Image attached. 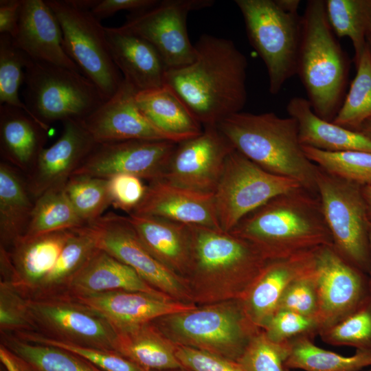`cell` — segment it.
Segmentation results:
<instances>
[{"mask_svg":"<svg viewBox=\"0 0 371 371\" xmlns=\"http://www.w3.org/2000/svg\"><path fill=\"white\" fill-rule=\"evenodd\" d=\"M194 45L190 64L168 69L169 86L203 126L242 111L247 100L246 56L229 39L208 34Z\"/></svg>","mask_w":371,"mask_h":371,"instance_id":"1","label":"cell"},{"mask_svg":"<svg viewBox=\"0 0 371 371\" xmlns=\"http://www.w3.org/2000/svg\"><path fill=\"white\" fill-rule=\"evenodd\" d=\"M229 232L249 242L267 260L333 246L318 195L303 188L270 199Z\"/></svg>","mask_w":371,"mask_h":371,"instance_id":"2","label":"cell"},{"mask_svg":"<svg viewBox=\"0 0 371 371\" xmlns=\"http://www.w3.org/2000/svg\"><path fill=\"white\" fill-rule=\"evenodd\" d=\"M192 300L207 304L240 299L268 260L249 242L221 229L190 225Z\"/></svg>","mask_w":371,"mask_h":371,"instance_id":"3","label":"cell"},{"mask_svg":"<svg viewBox=\"0 0 371 371\" xmlns=\"http://www.w3.org/2000/svg\"><path fill=\"white\" fill-rule=\"evenodd\" d=\"M216 126L234 149L260 167L292 179L317 194V166L305 155L293 117H281L273 112L240 111L224 118Z\"/></svg>","mask_w":371,"mask_h":371,"instance_id":"4","label":"cell"},{"mask_svg":"<svg viewBox=\"0 0 371 371\" xmlns=\"http://www.w3.org/2000/svg\"><path fill=\"white\" fill-rule=\"evenodd\" d=\"M349 63L326 16L325 1H307L301 19L296 74L315 113L333 122L344 100Z\"/></svg>","mask_w":371,"mask_h":371,"instance_id":"5","label":"cell"},{"mask_svg":"<svg viewBox=\"0 0 371 371\" xmlns=\"http://www.w3.org/2000/svg\"><path fill=\"white\" fill-rule=\"evenodd\" d=\"M170 341L236 361L260 329L247 316L240 299L207 304L151 322Z\"/></svg>","mask_w":371,"mask_h":371,"instance_id":"6","label":"cell"},{"mask_svg":"<svg viewBox=\"0 0 371 371\" xmlns=\"http://www.w3.org/2000/svg\"><path fill=\"white\" fill-rule=\"evenodd\" d=\"M24 103L45 128L56 121L82 120L106 100L80 72L31 60L25 69Z\"/></svg>","mask_w":371,"mask_h":371,"instance_id":"7","label":"cell"},{"mask_svg":"<svg viewBox=\"0 0 371 371\" xmlns=\"http://www.w3.org/2000/svg\"><path fill=\"white\" fill-rule=\"evenodd\" d=\"M250 43L267 68L269 91L278 93L296 74L301 37L298 14L283 11L275 0H236Z\"/></svg>","mask_w":371,"mask_h":371,"instance_id":"8","label":"cell"},{"mask_svg":"<svg viewBox=\"0 0 371 371\" xmlns=\"http://www.w3.org/2000/svg\"><path fill=\"white\" fill-rule=\"evenodd\" d=\"M316 185L334 248L351 265L364 273H370V221L362 186L330 174L318 166Z\"/></svg>","mask_w":371,"mask_h":371,"instance_id":"9","label":"cell"},{"mask_svg":"<svg viewBox=\"0 0 371 371\" xmlns=\"http://www.w3.org/2000/svg\"><path fill=\"white\" fill-rule=\"evenodd\" d=\"M57 18L67 55L106 100L121 86L123 77L111 56L104 27L89 10L72 0L45 1Z\"/></svg>","mask_w":371,"mask_h":371,"instance_id":"10","label":"cell"},{"mask_svg":"<svg viewBox=\"0 0 371 371\" xmlns=\"http://www.w3.org/2000/svg\"><path fill=\"white\" fill-rule=\"evenodd\" d=\"M302 188L287 177L271 173L233 150L214 192L221 229L230 232L245 216L273 197Z\"/></svg>","mask_w":371,"mask_h":371,"instance_id":"11","label":"cell"},{"mask_svg":"<svg viewBox=\"0 0 371 371\" xmlns=\"http://www.w3.org/2000/svg\"><path fill=\"white\" fill-rule=\"evenodd\" d=\"M28 306L37 333L79 346L116 351L117 330L113 324L72 297L28 298Z\"/></svg>","mask_w":371,"mask_h":371,"instance_id":"12","label":"cell"},{"mask_svg":"<svg viewBox=\"0 0 371 371\" xmlns=\"http://www.w3.org/2000/svg\"><path fill=\"white\" fill-rule=\"evenodd\" d=\"M213 0H164L142 12L130 14L120 27L148 41L159 52L167 69L191 63L194 45L187 30L190 12L211 7Z\"/></svg>","mask_w":371,"mask_h":371,"instance_id":"13","label":"cell"},{"mask_svg":"<svg viewBox=\"0 0 371 371\" xmlns=\"http://www.w3.org/2000/svg\"><path fill=\"white\" fill-rule=\"evenodd\" d=\"M88 225L97 232L100 249L129 266L150 286L175 300H192L184 279L152 255L127 216L109 212Z\"/></svg>","mask_w":371,"mask_h":371,"instance_id":"14","label":"cell"},{"mask_svg":"<svg viewBox=\"0 0 371 371\" xmlns=\"http://www.w3.org/2000/svg\"><path fill=\"white\" fill-rule=\"evenodd\" d=\"M314 275L320 330L355 313L371 297L369 279L341 257L333 245L315 249Z\"/></svg>","mask_w":371,"mask_h":371,"instance_id":"15","label":"cell"},{"mask_svg":"<svg viewBox=\"0 0 371 371\" xmlns=\"http://www.w3.org/2000/svg\"><path fill=\"white\" fill-rule=\"evenodd\" d=\"M178 143L150 139L97 143L73 175L109 179L126 174L149 182L164 179Z\"/></svg>","mask_w":371,"mask_h":371,"instance_id":"16","label":"cell"},{"mask_svg":"<svg viewBox=\"0 0 371 371\" xmlns=\"http://www.w3.org/2000/svg\"><path fill=\"white\" fill-rule=\"evenodd\" d=\"M233 150L216 125L203 126L199 135L177 144L164 179L193 191L214 194Z\"/></svg>","mask_w":371,"mask_h":371,"instance_id":"17","label":"cell"},{"mask_svg":"<svg viewBox=\"0 0 371 371\" xmlns=\"http://www.w3.org/2000/svg\"><path fill=\"white\" fill-rule=\"evenodd\" d=\"M136 90L124 78L116 93L96 110L79 120L96 143L130 139L177 142L155 127L139 109Z\"/></svg>","mask_w":371,"mask_h":371,"instance_id":"18","label":"cell"},{"mask_svg":"<svg viewBox=\"0 0 371 371\" xmlns=\"http://www.w3.org/2000/svg\"><path fill=\"white\" fill-rule=\"evenodd\" d=\"M96 144L79 120L64 122L60 137L42 150L29 170L26 183L32 198L64 188Z\"/></svg>","mask_w":371,"mask_h":371,"instance_id":"19","label":"cell"},{"mask_svg":"<svg viewBox=\"0 0 371 371\" xmlns=\"http://www.w3.org/2000/svg\"><path fill=\"white\" fill-rule=\"evenodd\" d=\"M132 213L221 229L214 194L193 191L164 179L149 182L142 201Z\"/></svg>","mask_w":371,"mask_h":371,"instance_id":"20","label":"cell"},{"mask_svg":"<svg viewBox=\"0 0 371 371\" xmlns=\"http://www.w3.org/2000/svg\"><path fill=\"white\" fill-rule=\"evenodd\" d=\"M72 297L117 327L150 322L158 317L196 307L192 303L177 301L166 295L123 290Z\"/></svg>","mask_w":371,"mask_h":371,"instance_id":"21","label":"cell"},{"mask_svg":"<svg viewBox=\"0 0 371 371\" xmlns=\"http://www.w3.org/2000/svg\"><path fill=\"white\" fill-rule=\"evenodd\" d=\"M12 43L33 61L80 72L64 50L60 25L45 1H22L19 30Z\"/></svg>","mask_w":371,"mask_h":371,"instance_id":"22","label":"cell"},{"mask_svg":"<svg viewBox=\"0 0 371 371\" xmlns=\"http://www.w3.org/2000/svg\"><path fill=\"white\" fill-rule=\"evenodd\" d=\"M315 251L267 261L240 299L247 316L255 326L262 328L265 326L277 311L289 285L311 268Z\"/></svg>","mask_w":371,"mask_h":371,"instance_id":"23","label":"cell"},{"mask_svg":"<svg viewBox=\"0 0 371 371\" xmlns=\"http://www.w3.org/2000/svg\"><path fill=\"white\" fill-rule=\"evenodd\" d=\"M105 29L113 60L124 80L137 92L165 85L167 67L148 41L120 26Z\"/></svg>","mask_w":371,"mask_h":371,"instance_id":"24","label":"cell"},{"mask_svg":"<svg viewBox=\"0 0 371 371\" xmlns=\"http://www.w3.org/2000/svg\"><path fill=\"white\" fill-rule=\"evenodd\" d=\"M130 223L152 255L176 275L184 279L192 261L191 226L146 215L129 214Z\"/></svg>","mask_w":371,"mask_h":371,"instance_id":"25","label":"cell"},{"mask_svg":"<svg viewBox=\"0 0 371 371\" xmlns=\"http://www.w3.org/2000/svg\"><path fill=\"white\" fill-rule=\"evenodd\" d=\"M74 229L21 237L11 247L9 253L14 268L12 282L25 296L31 297L38 289Z\"/></svg>","mask_w":371,"mask_h":371,"instance_id":"26","label":"cell"},{"mask_svg":"<svg viewBox=\"0 0 371 371\" xmlns=\"http://www.w3.org/2000/svg\"><path fill=\"white\" fill-rule=\"evenodd\" d=\"M117 290L166 295L150 286L129 266L101 249L74 276L64 295L77 297Z\"/></svg>","mask_w":371,"mask_h":371,"instance_id":"27","label":"cell"},{"mask_svg":"<svg viewBox=\"0 0 371 371\" xmlns=\"http://www.w3.org/2000/svg\"><path fill=\"white\" fill-rule=\"evenodd\" d=\"M286 111L297 122L302 146L328 152L371 153V139L360 131L322 119L315 113L306 98H292L287 104Z\"/></svg>","mask_w":371,"mask_h":371,"instance_id":"28","label":"cell"},{"mask_svg":"<svg viewBox=\"0 0 371 371\" xmlns=\"http://www.w3.org/2000/svg\"><path fill=\"white\" fill-rule=\"evenodd\" d=\"M46 129L23 109L0 105L1 154L23 170H30L44 148Z\"/></svg>","mask_w":371,"mask_h":371,"instance_id":"29","label":"cell"},{"mask_svg":"<svg viewBox=\"0 0 371 371\" xmlns=\"http://www.w3.org/2000/svg\"><path fill=\"white\" fill-rule=\"evenodd\" d=\"M115 327L116 351L144 371L183 368L176 356V345L151 322Z\"/></svg>","mask_w":371,"mask_h":371,"instance_id":"30","label":"cell"},{"mask_svg":"<svg viewBox=\"0 0 371 371\" xmlns=\"http://www.w3.org/2000/svg\"><path fill=\"white\" fill-rule=\"evenodd\" d=\"M135 100L149 121L177 142L195 137L203 130L186 104L167 85L137 92Z\"/></svg>","mask_w":371,"mask_h":371,"instance_id":"31","label":"cell"},{"mask_svg":"<svg viewBox=\"0 0 371 371\" xmlns=\"http://www.w3.org/2000/svg\"><path fill=\"white\" fill-rule=\"evenodd\" d=\"M27 183L12 166L0 164V241L1 247L11 249L25 233L34 201Z\"/></svg>","mask_w":371,"mask_h":371,"instance_id":"32","label":"cell"},{"mask_svg":"<svg viewBox=\"0 0 371 371\" xmlns=\"http://www.w3.org/2000/svg\"><path fill=\"white\" fill-rule=\"evenodd\" d=\"M98 236L90 225L76 228L47 277L29 298L64 295L74 276L99 249Z\"/></svg>","mask_w":371,"mask_h":371,"instance_id":"33","label":"cell"},{"mask_svg":"<svg viewBox=\"0 0 371 371\" xmlns=\"http://www.w3.org/2000/svg\"><path fill=\"white\" fill-rule=\"evenodd\" d=\"M284 364L287 370L359 371L371 366V350H357L353 355L343 356L317 346L310 335H302L289 341Z\"/></svg>","mask_w":371,"mask_h":371,"instance_id":"34","label":"cell"},{"mask_svg":"<svg viewBox=\"0 0 371 371\" xmlns=\"http://www.w3.org/2000/svg\"><path fill=\"white\" fill-rule=\"evenodd\" d=\"M86 225L81 220L64 188L50 190L34 200L27 229L21 237L32 238Z\"/></svg>","mask_w":371,"mask_h":371,"instance_id":"35","label":"cell"},{"mask_svg":"<svg viewBox=\"0 0 371 371\" xmlns=\"http://www.w3.org/2000/svg\"><path fill=\"white\" fill-rule=\"evenodd\" d=\"M325 7L335 34L351 41L357 64L371 36V0H326Z\"/></svg>","mask_w":371,"mask_h":371,"instance_id":"36","label":"cell"},{"mask_svg":"<svg viewBox=\"0 0 371 371\" xmlns=\"http://www.w3.org/2000/svg\"><path fill=\"white\" fill-rule=\"evenodd\" d=\"M1 343L25 359L36 371H104L65 350L30 342L13 333H1Z\"/></svg>","mask_w":371,"mask_h":371,"instance_id":"37","label":"cell"},{"mask_svg":"<svg viewBox=\"0 0 371 371\" xmlns=\"http://www.w3.org/2000/svg\"><path fill=\"white\" fill-rule=\"evenodd\" d=\"M356 67V75L333 122L359 131L371 118V52L368 43Z\"/></svg>","mask_w":371,"mask_h":371,"instance_id":"38","label":"cell"},{"mask_svg":"<svg viewBox=\"0 0 371 371\" xmlns=\"http://www.w3.org/2000/svg\"><path fill=\"white\" fill-rule=\"evenodd\" d=\"M64 188L76 213L86 225L102 216L111 205L108 179L72 175Z\"/></svg>","mask_w":371,"mask_h":371,"instance_id":"39","label":"cell"},{"mask_svg":"<svg viewBox=\"0 0 371 371\" xmlns=\"http://www.w3.org/2000/svg\"><path fill=\"white\" fill-rule=\"evenodd\" d=\"M306 157L328 172L361 186H371V153L328 152L302 146Z\"/></svg>","mask_w":371,"mask_h":371,"instance_id":"40","label":"cell"},{"mask_svg":"<svg viewBox=\"0 0 371 371\" xmlns=\"http://www.w3.org/2000/svg\"><path fill=\"white\" fill-rule=\"evenodd\" d=\"M31 60L25 53L13 45L11 36L0 34V105L23 109L36 120L20 100L19 94V88L24 82L23 69Z\"/></svg>","mask_w":371,"mask_h":371,"instance_id":"41","label":"cell"},{"mask_svg":"<svg viewBox=\"0 0 371 371\" xmlns=\"http://www.w3.org/2000/svg\"><path fill=\"white\" fill-rule=\"evenodd\" d=\"M30 342L57 347L86 359L104 371H144L119 352L106 349L82 346L48 337L37 332L15 334Z\"/></svg>","mask_w":371,"mask_h":371,"instance_id":"42","label":"cell"},{"mask_svg":"<svg viewBox=\"0 0 371 371\" xmlns=\"http://www.w3.org/2000/svg\"><path fill=\"white\" fill-rule=\"evenodd\" d=\"M319 335L328 344L371 350V297L355 313Z\"/></svg>","mask_w":371,"mask_h":371,"instance_id":"43","label":"cell"},{"mask_svg":"<svg viewBox=\"0 0 371 371\" xmlns=\"http://www.w3.org/2000/svg\"><path fill=\"white\" fill-rule=\"evenodd\" d=\"M288 354L289 341L273 342L260 328L237 361L245 371H289L284 364Z\"/></svg>","mask_w":371,"mask_h":371,"instance_id":"44","label":"cell"},{"mask_svg":"<svg viewBox=\"0 0 371 371\" xmlns=\"http://www.w3.org/2000/svg\"><path fill=\"white\" fill-rule=\"evenodd\" d=\"M0 331L1 333L36 332L32 319L28 297L12 282H0Z\"/></svg>","mask_w":371,"mask_h":371,"instance_id":"45","label":"cell"},{"mask_svg":"<svg viewBox=\"0 0 371 371\" xmlns=\"http://www.w3.org/2000/svg\"><path fill=\"white\" fill-rule=\"evenodd\" d=\"M280 310L292 311L317 319L318 297L314 262L311 269L294 280L286 288L278 306L277 311Z\"/></svg>","mask_w":371,"mask_h":371,"instance_id":"46","label":"cell"},{"mask_svg":"<svg viewBox=\"0 0 371 371\" xmlns=\"http://www.w3.org/2000/svg\"><path fill=\"white\" fill-rule=\"evenodd\" d=\"M261 329L273 342L285 343L299 336L319 333L320 326L315 318L280 310L271 317Z\"/></svg>","mask_w":371,"mask_h":371,"instance_id":"47","label":"cell"},{"mask_svg":"<svg viewBox=\"0 0 371 371\" xmlns=\"http://www.w3.org/2000/svg\"><path fill=\"white\" fill-rule=\"evenodd\" d=\"M108 179L111 205L128 214L133 212L142 201L147 186L142 179L131 175L118 174Z\"/></svg>","mask_w":371,"mask_h":371,"instance_id":"48","label":"cell"},{"mask_svg":"<svg viewBox=\"0 0 371 371\" xmlns=\"http://www.w3.org/2000/svg\"><path fill=\"white\" fill-rule=\"evenodd\" d=\"M176 356L189 371H245L238 361L187 346L176 345Z\"/></svg>","mask_w":371,"mask_h":371,"instance_id":"49","label":"cell"},{"mask_svg":"<svg viewBox=\"0 0 371 371\" xmlns=\"http://www.w3.org/2000/svg\"><path fill=\"white\" fill-rule=\"evenodd\" d=\"M158 2L157 0H98L91 12L100 21L122 10L129 11L130 14L142 12Z\"/></svg>","mask_w":371,"mask_h":371,"instance_id":"50","label":"cell"},{"mask_svg":"<svg viewBox=\"0 0 371 371\" xmlns=\"http://www.w3.org/2000/svg\"><path fill=\"white\" fill-rule=\"evenodd\" d=\"M23 0L0 1V34L14 38L18 33Z\"/></svg>","mask_w":371,"mask_h":371,"instance_id":"51","label":"cell"},{"mask_svg":"<svg viewBox=\"0 0 371 371\" xmlns=\"http://www.w3.org/2000/svg\"><path fill=\"white\" fill-rule=\"evenodd\" d=\"M0 360L6 371H36L23 357L0 344Z\"/></svg>","mask_w":371,"mask_h":371,"instance_id":"52","label":"cell"},{"mask_svg":"<svg viewBox=\"0 0 371 371\" xmlns=\"http://www.w3.org/2000/svg\"><path fill=\"white\" fill-rule=\"evenodd\" d=\"M277 5L285 12L297 14L300 0H275Z\"/></svg>","mask_w":371,"mask_h":371,"instance_id":"53","label":"cell"},{"mask_svg":"<svg viewBox=\"0 0 371 371\" xmlns=\"http://www.w3.org/2000/svg\"><path fill=\"white\" fill-rule=\"evenodd\" d=\"M362 192L366 201L368 217L371 221V186H363Z\"/></svg>","mask_w":371,"mask_h":371,"instance_id":"54","label":"cell"},{"mask_svg":"<svg viewBox=\"0 0 371 371\" xmlns=\"http://www.w3.org/2000/svg\"><path fill=\"white\" fill-rule=\"evenodd\" d=\"M359 131L371 139V118L364 122L360 127Z\"/></svg>","mask_w":371,"mask_h":371,"instance_id":"55","label":"cell"},{"mask_svg":"<svg viewBox=\"0 0 371 371\" xmlns=\"http://www.w3.org/2000/svg\"><path fill=\"white\" fill-rule=\"evenodd\" d=\"M368 238H369V245H370V256H371V221L369 225ZM369 273H370L369 282H370V291H371V267H370V271Z\"/></svg>","mask_w":371,"mask_h":371,"instance_id":"56","label":"cell"},{"mask_svg":"<svg viewBox=\"0 0 371 371\" xmlns=\"http://www.w3.org/2000/svg\"><path fill=\"white\" fill-rule=\"evenodd\" d=\"M150 371H189L184 368L174 369V370H150Z\"/></svg>","mask_w":371,"mask_h":371,"instance_id":"57","label":"cell"},{"mask_svg":"<svg viewBox=\"0 0 371 371\" xmlns=\"http://www.w3.org/2000/svg\"><path fill=\"white\" fill-rule=\"evenodd\" d=\"M367 43L368 45V46H369V48H370V52H371V36L369 37V38L368 39Z\"/></svg>","mask_w":371,"mask_h":371,"instance_id":"58","label":"cell"},{"mask_svg":"<svg viewBox=\"0 0 371 371\" xmlns=\"http://www.w3.org/2000/svg\"><path fill=\"white\" fill-rule=\"evenodd\" d=\"M368 371H371V369H370Z\"/></svg>","mask_w":371,"mask_h":371,"instance_id":"59","label":"cell"},{"mask_svg":"<svg viewBox=\"0 0 371 371\" xmlns=\"http://www.w3.org/2000/svg\"></svg>","mask_w":371,"mask_h":371,"instance_id":"60","label":"cell"}]
</instances>
